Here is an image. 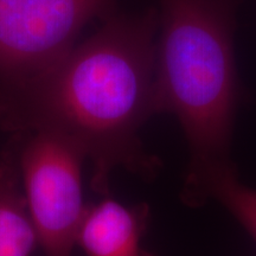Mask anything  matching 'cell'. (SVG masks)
Instances as JSON below:
<instances>
[{"instance_id": "obj_6", "label": "cell", "mask_w": 256, "mask_h": 256, "mask_svg": "<svg viewBox=\"0 0 256 256\" xmlns=\"http://www.w3.org/2000/svg\"><path fill=\"white\" fill-rule=\"evenodd\" d=\"M37 244L18 162L6 153L0 156V256H31Z\"/></svg>"}, {"instance_id": "obj_3", "label": "cell", "mask_w": 256, "mask_h": 256, "mask_svg": "<svg viewBox=\"0 0 256 256\" xmlns=\"http://www.w3.org/2000/svg\"><path fill=\"white\" fill-rule=\"evenodd\" d=\"M18 156L22 185L38 244L46 256H72L87 206L75 145L49 132H28Z\"/></svg>"}, {"instance_id": "obj_2", "label": "cell", "mask_w": 256, "mask_h": 256, "mask_svg": "<svg viewBox=\"0 0 256 256\" xmlns=\"http://www.w3.org/2000/svg\"><path fill=\"white\" fill-rule=\"evenodd\" d=\"M154 113L177 118L190 147L182 200H208L214 178L234 168L229 148L238 100L232 0H159Z\"/></svg>"}, {"instance_id": "obj_4", "label": "cell", "mask_w": 256, "mask_h": 256, "mask_svg": "<svg viewBox=\"0 0 256 256\" xmlns=\"http://www.w3.org/2000/svg\"><path fill=\"white\" fill-rule=\"evenodd\" d=\"M115 0H0V87L20 84L66 56Z\"/></svg>"}, {"instance_id": "obj_5", "label": "cell", "mask_w": 256, "mask_h": 256, "mask_svg": "<svg viewBox=\"0 0 256 256\" xmlns=\"http://www.w3.org/2000/svg\"><path fill=\"white\" fill-rule=\"evenodd\" d=\"M150 208L127 206L106 196L87 206L76 244L87 256H156L142 247Z\"/></svg>"}, {"instance_id": "obj_7", "label": "cell", "mask_w": 256, "mask_h": 256, "mask_svg": "<svg viewBox=\"0 0 256 256\" xmlns=\"http://www.w3.org/2000/svg\"><path fill=\"white\" fill-rule=\"evenodd\" d=\"M209 198L218 200L256 243V190L240 183L235 168L211 182Z\"/></svg>"}, {"instance_id": "obj_1", "label": "cell", "mask_w": 256, "mask_h": 256, "mask_svg": "<svg viewBox=\"0 0 256 256\" xmlns=\"http://www.w3.org/2000/svg\"><path fill=\"white\" fill-rule=\"evenodd\" d=\"M156 12L110 19L46 72L0 87V127L66 139L90 160L92 188L104 196L116 168L153 179L162 162L139 132L156 114Z\"/></svg>"}]
</instances>
